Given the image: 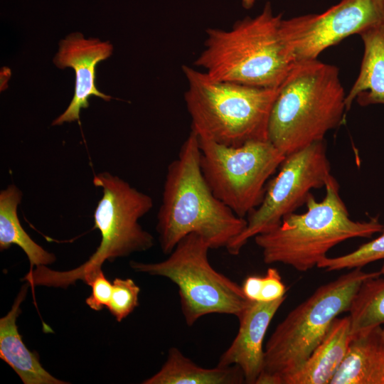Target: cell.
Here are the masks:
<instances>
[{"mask_svg":"<svg viewBox=\"0 0 384 384\" xmlns=\"http://www.w3.org/2000/svg\"><path fill=\"white\" fill-rule=\"evenodd\" d=\"M200 165L214 196L245 218L262 203L267 181L286 155L269 140L228 146L198 136Z\"/></svg>","mask_w":384,"mask_h":384,"instance_id":"9c48e42d","label":"cell"},{"mask_svg":"<svg viewBox=\"0 0 384 384\" xmlns=\"http://www.w3.org/2000/svg\"><path fill=\"white\" fill-rule=\"evenodd\" d=\"M140 288L130 278H115L107 309L115 319L120 322L139 306Z\"/></svg>","mask_w":384,"mask_h":384,"instance_id":"7402d4cb","label":"cell"},{"mask_svg":"<svg viewBox=\"0 0 384 384\" xmlns=\"http://www.w3.org/2000/svg\"><path fill=\"white\" fill-rule=\"evenodd\" d=\"M380 277L365 280L351 302L352 334L384 324V278Z\"/></svg>","mask_w":384,"mask_h":384,"instance_id":"ffe728a7","label":"cell"},{"mask_svg":"<svg viewBox=\"0 0 384 384\" xmlns=\"http://www.w3.org/2000/svg\"><path fill=\"white\" fill-rule=\"evenodd\" d=\"M92 182L102 189L93 215L94 228L101 235L100 245L85 262L72 270L56 271L41 265L28 271L22 280L32 287L65 289L78 280L90 285L105 261L113 262L154 245L153 235L139 223V220L152 209V198L109 172L95 175Z\"/></svg>","mask_w":384,"mask_h":384,"instance_id":"277c9868","label":"cell"},{"mask_svg":"<svg viewBox=\"0 0 384 384\" xmlns=\"http://www.w3.org/2000/svg\"><path fill=\"white\" fill-rule=\"evenodd\" d=\"M380 272L381 274H384V263H383Z\"/></svg>","mask_w":384,"mask_h":384,"instance_id":"4316f807","label":"cell"},{"mask_svg":"<svg viewBox=\"0 0 384 384\" xmlns=\"http://www.w3.org/2000/svg\"><path fill=\"white\" fill-rule=\"evenodd\" d=\"M210 249L200 235L181 239L166 260L154 263L131 261L137 272L168 278L178 287L181 308L188 326L210 314L239 317L250 302L241 286L216 271L208 260Z\"/></svg>","mask_w":384,"mask_h":384,"instance_id":"ba28073f","label":"cell"},{"mask_svg":"<svg viewBox=\"0 0 384 384\" xmlns=\"http://www.w3.org/2000/svg\"><path fill=\"white\" fill-rule=\"evenodd\" d=\"M29 284L23 285L6 316L0 319V358L17 373L24 384H65L41 364L38 353L28 349L19 334L16 320L21 314Z\"/></svg>","mask_w":384,"mask_h":384,"instance_id":"9a60e30c","label":"cell"},{"mask_svg":"<svg viewBox=\"0 0 384 384\" xmlns=\"http://www.w3.org/2000/svg\"><path fill=\"white\" fill-rule=\"evenodd\" d=\"M325 188L320 202L309 195L305 213H292L273 229L254 238L265 264L282 263L306 272L317 267L338 244L355 238H370L384 229L376 218L351 219L339 194V184L332 175Z\"/></svg>","mask_w":384,"mask_h":384,"instance_id":"5b68a950","label":"cell"},{"mask_svg":"<svg viewBox=\"0 0 384 384\" xmlns=\"http://www.w3.org/2000/svg\"><path fill=\"white\" fill-rule=\"evenodd\" d=\"M242 6L245 9H250L256 2V0H240Z\"/></svg>","mask_w":384,"mask_h":384,"instance_id":"484cf974","label":"cell"},{"mask_svg":"<svg viewBox=\"0 0 384 384\" xmlns=\"http://www.w3.org/2000/svg\"><path fill=\"white\" fill-rule=\"evenodd\" d=\"M112 45L97 38L85 39L80 33H73L59 43V50L53 59L60 68L70 67L75 73L73 100L65 112L58 117L53 125L79 121L81 109L89 107V98L96 96L105 101L112 97L97 90L95 85L96 66L108 58L112 53Z\"/></svg>","mask_w":384,"mask_h":384,"instance_id":"7c38bea8","label":"cell"},{"mask_svg":"<svg viewBox=\"0 0 384 384\" xmlns=\"http://www.w3.org/2000/svg\"><path fill=\"white\" fill-rule=\"evenodd\" d=\"M262 277L248 276L241 286L245 297L250 301H259Z\"/></svg>","mask_w":384,"mask_h":384,"instance_id":"d4e9b609","label":"cell"},{"mask_svg":"<svg viewBox=\"0 0 384 384\" xmlns=\"http://www.w3.org/2000/svg\"><path fill=\"white\" fill-rule=\"evenodd\" d=\"M89 286L92 288V292L85 299L86 304L95 311L107 308L112 296V284L105 277L102 270L97 272Z\"/></svg>","mask_w":384,"mask_h":384,"instance_id":"603a6c76","label":"cell"},{"mask_svg":"<svg viewBox=\"0 0 384 384\" xmlns=\"http://www.w3.org/2000/svg\"><path fill=\"white\" fill-rule=\"evenodd\" d=\"M282 20L267 1L257 16L238 20L230 29L208 28L194 65L216 80L279 87L295 62L281 34Z\"/></svg>","mask_w":384,"mask_h":384,"instance_id":"7a4b0ae2","label":"cell"},{"mask_svg":"<svg viewBox=\"0 0 384 384\" xmlns=\"http://www.w3.org/2000/svg\"><path fill=\"white\" fill-rule=\"evenodd\" d=\"M359 35L364 51L359 74L346 97V112L355 100L361 106L384 105V23Z\"/></svg>","mask_w":384,"mask_h":384,"instance_id":"e0dca14e","label":"cell"},{"mask_svg":"<svg viewBox=\"0 0 384 384\" xmlns=\"http://www.w3.org/2000/svg\"><path fill=\"white\" fill-rule=\"evenodd\" d=\"M346 97L336 65L317 58L295 61L271 110L269 141L286 156L324 141L341 124Z\"/></svg>","mask_w":384,"mask_h":384,"instance_id":"3957f363","label":"cell"},{"mask_svg":"<svg viewBox=\"0 0 384 384\" xmlns=\"http://www.w3.org/2000/svg\"><path fill=\"white\" fill-rule=\"evenodd\" d=\"M381 275L356 268L321 285L277 326L265 349L263 370L255 384H283L308 359L339 314L348 311L361 284Z\"/></svg>","mask_w":384,"mask_h":384,"instance_id":"52a82bcc","label":"cell"},{"mask_svg":"<svg viewBox=\"0 0 384 384\" xmlns=\"http://www.w3.org/2000/svg\"><path fill=\"white\" fill-rule=\"evenodd\" d=\"M384 230V229H383ZM384 259V233L376 239L360 246L356 250L338 257L324 258L317 265L326 271L353 270Z\"/></svg>","mask_w":384,"mask_h":384,"instance_id":"44dd1931","label":"cell"},{"mask_svg":"<svg viewBox=\"0 0 384 384\" xmlns=\"http://www.w3.org/2000/svg\"><path fill=\"white\" fill-rule=\"evenodd\" d=\"M182 71L191 129L198 136L228 146L269 140L270 117L279 87L219 81L187 65Z\"/></svg>","mask_w":384,"mask_h":384,"instance_id":"8992f818","label":"cell"},{"mask_svg":"<svg viewBox=\"0 0 384 384\" xmlns=\"http://www.w3.org/2000/svg\"><path fill=\"white\" fill-rule=\"evenodd\" d=\"M384 23V0H341L321 14L283 19L280 31L295 61L316 59L344 38Z\"/></svg>","mask_w":384,"mask_h":384,"instance_id":"8fae6325","label":"cell"},{"mask_svg":"<svg viewBox=\"0 0 384 384\" xmlns=\"http://www.w3.org/2000/svg\"><path fill=\"white\" fill-rule=\"evenodd\" d=\"M198 134L193 129L166 171L156 230L162 252L170 254L186 235L196 233L210 249L226 248L245 228L217 198L202 174Z\"/></svg>","mask_w":384,"mask_h":384,"instance_id":"6da1fadb","label":"cell"},{"mask_svg":"<svg viewBox=\"0 0 384 384\" xmlns=\"http://www.w3.org/2000/svg\"><path fill=\"white\" fill-rule=\"evenodd\" d=\"M383 334H384V324H383Z\"/></svg>","mask_w":384,"mask_h":384,"instance_id":"83f0119b","label":"cell"},{"mask_svg":"<svg viewBox=\"0 0 384 384\" xmlns=\"http://www.w3.org/2000/svg\"><path fill=\"white\" fill-rule=\"evenodd\" d=\"M286 287L278 270L269 268L262 277V287L258 302H272L285 297Z\"/></svg>","mask_w":384,"mask_h":384,"instance_id":"cb8c5ba5","label":"cell"},{"mask_svg":"<svg viewBox=\"0 0 384 384\" xmlns=\"http://www.w3.org/2000/svg\"><path fill=\"white\" fill-rule=\"evenodd\" d=\"M330 384H384L381 326L352 334L346 356Z\"/></svg>","mask_w":384,"mask_h":384,"instance_id":"5bb4252c","label":"cell"},{"mask_svg":"<svg viewBox=\"0 0 384 384\" xmlns=\"http://www.w3.org/2000/svg\"><path fill=\"white\" fill-rule=\"evenodd\" d=\"M331 176L324 140L286 156L277 175L267 183L262 203L247 215L245 228L228 245V252L238 255L250 239L277 226L306 203L311 190L325 187Z\"/></svg>","mask_w":384,"mask_h":384,"instance_id":"30bf717a","label":"cell"},{"mask_svg":"<svg viewBox=\"0 0 384 384\" xmlns=\"http://www.w3.org/2000/svg\"><path fill=\"white\" fill-rule=\"evenodd\" d=\"M351 336L349 316L336 317L303 366L283 384H330L346 356Z\"/></svg>","mask_w":384,"mask_h":384,"instance_id":"2e32d148","label":"cell"},{"mask_svg":"<svg viewBox=\"0 0 384 384\" xmlns=\"http://www.w3.org/2000/svg\"><path fill=\"white\" fill-rule=\"evenodd\" d=\"M245 383L242 372L237 366L203 368L186 357L176 347L169 350L161 369L144 384H240Z\"/></svg>","mask_w":384,"mask_h":384,"instance_id":"ac0fdd59","label":"cell"},{"mask_svg":"<svg viewBox=\"0 0 384 384\" xmlns=\"http://www.w3.org/2000/svg\"><path fill=\"white\" fill-rule=\"evenodd\" d=\"M285 297L265 302L250 301L238 318V332L217 366H237L242 372L245 383L255 384L263 370V341L268 326Z\"/></svg>","mask_w":384,"mask_h":384,"instance_id":"4fadbf2b","label":"cell"},{"mask_svg":"<svg viewBox=\"0 0 384 384\" xmlns=\"http://www.w3.org/2000/svg\"><path fill=\"white\" fill-rule=\"evenodd\" d=\"M22 192L15 185H9L0 192V250L4 251L12 245L20 247L34 266L48 265L55 261L53 253L36 243L24 230L17 214Z\"/></svg>","mask_w":384,"mask_h":384,"instance_id":"d6986e66","label":"cell"}]
</instances>
